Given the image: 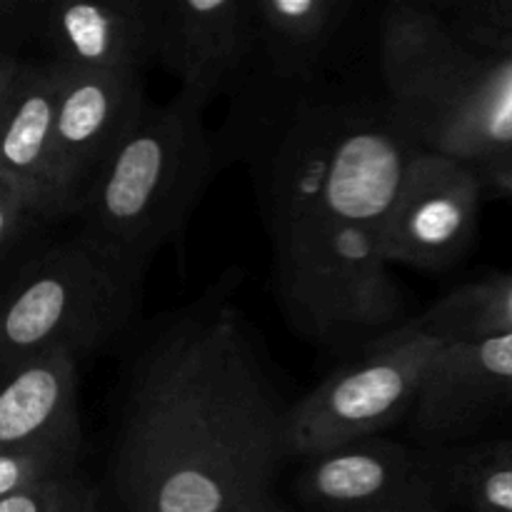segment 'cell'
Segmentation results:
<instances>
[{
    "mask_svg": "<svg viewBox=\"0 0 512 512\" xmlns=\"http://www.w3.org/2000/svg\"><path fill=\"white\" fill-rule=\"evenodd\" d=\"M288 408L243 313L218 288L135 358L110 488L120 512H258L285 460Z\"/></svg>",
    "mask_w": 512,
    "mask_h": 512,
    "instance_id": "obj_1",
    "label": "cell"
},
{
    "mask_svg": "<svg viewBox=\"0 0 512 512\" xmlns=\"http://www.w3.org/2000/svg\"><path fill=\"white\" fill-rule=\"evenodd\" d=\"M378 48L388 113L418 148L470 165L512 153V55L470 48L418 3L383 10Z\"/></svg>",
    "mask_w": 512,
    "mask_h": 512,
    "instance_id": "obj_2",
    "label": "cell"
},
{
    "mask_svg": "<svg viewBox=\"0 0 512 512\" xmlns=\"http://www.w3.org/2000/svg\"><path fill=\"white\" fill-rule=\"evenodd\" d=\"M210 100L178 90L170 103L148 105L100 178L78 240L123 283L140 290L155 255L183 233L218 165L205 125Z\"/></svg>",
    "mask_w": 512,
    "mask_h": 512,
    "instance_id": "obj_3",
    "label": "cell"
},
{
    "mask_svg": "<svg viewBox=\"0 0 512 512\" xmlns=\"http://www.w3.org/2000/svg\"><path fill=\"white\" fill-rule=\"evenodd\" d=\"M273 248L280 305L303 338L360 353L410 323L375 230L320 213Z\"/></svg>",
    "mask_w": 512,
    "mask_h": 512,
    "instance_id": "obj_4",
    "label": "cell"
},
{
    "mask_svg": "<svg viewBox=\"0 0 512 512\" xmlns=\"http://www.w3.org/2000/svg\"><path fill=\"white\" fill-rule=\"evenodd\" d=\"M140 290L118 278L78 238L30 268L0 313V375L53 348L83 358L128 325Z\"/></svg>",
    "mask_w": 512,
    "mask_h": 512,
    "instance_id": "obj_5",
    "label": "cell"
},
{
    "mask_svg": "<svg viewBox=\"0 0 512 512\" xmlns=\"http://www.w3.org/2000/svg\"><path fill=\"white\" fill-rule=\"evenodd\" d=\"M443 348V340L408 323L360 350L288 408L285 443L290 458L305 460L375 438L410 418Z\"/></svg>",
    "mask_w": 512,
    "mask_h": 512,
    "instance_id": "obj_6",
    "label": "cell"
},
{
    "mask_svg": "<svg viewBox=\"0 0 512 512\" xmlns=\"http://www.w3.org/2000/svg\"><path fill=\"white\" fill-rule=\"evenodd\" d=\"M60 73L55 203L58 215H78L140 123L148 103L143 75L138 73H95L68 65H60Z\"/></svg>",
    "mask_w": 512,
    "mask_h": 512,
    "instance_id": "obj_7",
    "label": "cell"
},
{
    "mask_svg": "<svg viewBox=\"0 0 512 512\" xmlns=\"http://www.w3.org/2000/svg\"><path fill=\"white\" fill-rule=\"evenodd\" d=\"M483 183L475 165L418 148L383 233L390 265L448 270L473 248Z\"/></svg>",
    "mask_w": 512,
    "mask_h": 512,
    "instance_id": "obj_8",
    "label": "cell"
},
{
    "mask_svg": "<svg viewBox=\"0 0 512 512\" xmlns=\"http://www.w3.org/2000/svg\"><path fill=\"white\" fill-rule=\"evenodd\" d=\"M295 493L313 510H443L438 475L383 435L305 458Z\"/></svg>",
    "mask_w": 512,
    "mask_h": 512,
    "instance_id": "obj_9",
    "label": "cell"
},
{
    "mask_svg": "<svg viewBox=\"0 0 512 512\" xmlns=\"http://www.w3.org/2000/svg\"><path fill=\"white\" fill-rule=\"evenodd\" d=\"M255 50V0H155V53L180 90L213 103Z\"/></svg>",
    "mask_w": 512,
    "mask_h": 512,
    "instance_id": "obj_10",
    "label": "cell"
},
{
    "mask_svg": "<svg viewBox=\"0 0 512 512\" xmlns=\"http://www.w3.org/2000/svg\"><path fill=\"white\" fill-rule=\"evenodd\" d=\"M512 405V335L445 343L418 395L410 425L428 443L460 438Z\"/></svg>",
    "mask_w": 512,
    "mask_h": 512,
    "instance_id": "obj_11",
    "label": "cell"
},
{
    "mask_svg": "<svg viewBox=\"0 0 512 512\" xmlns=\"http://www.w3.org/2000/svg\"><path fill=\"white\" fill-rule=\"evenodd\" d=\"M418 145L385 115H350L333 155L325 213L383 235Z\"/></svg>",
    "mask_w": 512,
    "mask_h": 512,
    "instance_id": "obj_12",
    "label": "cell"
},
{
    "mask_svg": "<svg viewBox=\"0 0 512 512\" xmlns=\"http://www.w3.org/2000/svg\"><path fill=\"white\" fill-rule=\"evenodd\" d=\"M345 118L348 113L330 103L308 105L280 135L260 178L265 225L273 245L325 213V190Z\"/></svg>",
    "mask_w": 512,
    "mask_h": 512,
    "instance_id": "obj_13",
    "label": "cell"
},
{
    "mask_svg": "<svg viewBox=\"0 0 512 512\" xmlns=\"http://www.w3.org/2000/svg\"><path fill=\"white\" fill-rule=\"evenodd\" d=\"M40 38L55 63L95 73L143 75L155 53V0L50 3L40 20Z\"/></svg>",
    "mask_w": 512,
    "mask_h": 512,
    "instance_id": "obj_14",
    "label": "cell"
},
{
    "mask_svg": "<svg viewBox=\"0 0 512 512\" xmlns=\"http://www.w3.org/2000/svg\"><path fill=\"white\" fill-rule=\"evenodd\" d=\"M78 360L73 350L53 348L5 375L0 383V453L83 445Z\"/></svg>",
    "mask_w": 512,
    "mask_h": 512,
    "instance_id": "obj_15",
    "label": "cell"
},
{
    "mask_svg": "<svg viewBox=\"0 0 512 512\" xmlns=\"http://www.w3.org/2000/svg\"><path fill=\"white\" fill-rule=\"evenodd\" d=\"M63 88L60 65H28L0 123V178L8 180L30 213L58 218L55 203V120Z\"/></svg>",
    "mask_w": 512,
    "mask_h": 512,
    "instance_id": "obj_16",
    "label": "cell"
},
{
    "mask_svg": "<svg viewBox=\"0 0 512 512\" xmlns=\"http://www.w3.org/2000/svg\"><path fill=\"white\" fill-rule=\"evenodd\" d=\"M353 10L348 0H255V53L280 80L313 78Z\"/></svg>",
    "mask_w": 512,
    "mask_h": 512,
    "instance_id": "obj_17",
    "label": "cell"
},
{
    "mask_svg": "<svg viewBox=\"0 0 512 512\" xmlns=\"http://www.w3.org/2000/svg\"><path fill=\"white\" fill-rule=\"evenodd\" d=\"M413 328L443 343H478L512 335V275L473 280L435 300Z\"/></svg>",
    "mask_w": 512,
    "mask_h": 512,
    "instance_id": "obj_18",
    "label": "cell"
},
{
    "mask_svg": "<svg viewBox=\"0 0 512 512\" xmlns=\"http://www.w3.org/2000/svg\"><path fill=\"white\" fill-rule=\"evenodd\" d=\"M448 488H453L473 512H512V463L488 450L450 465Z\"/></svg>",
    "mask_w": 512,
    "mask_h": 512,
    "instance_id": "obj_19",
    "label": "cell"
},
{
    "mask_svg": "<svg viewBox=\"0 0 512 512\" xmlns=\"http://www.w3.org/2000/svg\"><path fill=\"white\" fill-rule=\"evenodd\" d=\"M455 38L483 53L512 55V0H473L440 8Z\"/></svg>",
    "mask_w": 512,
    "mask_h": 512,
    "instance_id": "obj_20",
    "label": "cell"
},
{
    "mask_svg": "<svg viewBox=\"0 0 512 512\" xmlns=\"http://www.w3.org/2000/svg\"><path fill=\"white\" fill-rule=\"evenodd\" d=\"M100 493L78 470L40 480L0 500V512H98Z\"/></svg>",
    "mask_w": 512,
    "mask_h": 512,
    "instance_id": "obj_21",
    "label": "cell"
},
{
    "mask_svg": "<svg viewBox=\"0 0 512 512\" xmlns=\"http://www.w3.org/2000/svg\"><path fill=\"white\" fill-rule=\"evenodd\" d=\"M80 445H45V448L5 450L0 453V500L40 480L78 470Z\"/></svg>",
    "mask_w": 512,
    "mask_h": 512,
    "instance_id": "obj_22",
    "label": "cell"
},
{
    "mask_svg": "<svg viewBox=\"0 0 512 512\" xmlns=\"http://www.w3.org/2000/svg\"><path fill=\"white\" fill-rule=\"evenodd\" d=\"M475 170H478V178L483 183V193L512 200V153L490 160L485 165H475Z\"/></svg>",
    "mask_w": 512,
    "mask_h": 512,
    "instance_id": "obj_23",
    "label": "cell"
},
{
    "mask_svg": "<svg viewBox=\"0 0 512 512\" xmlns=\"http://www.w3.org/2000/svg\"><path fill=\"white\" fill-rule=\"evenodd\" d=\"M25 213H30V210L23 195L8 180L0 178V243H5L15 233Z\"/></svg>",
    "mask_w": 512,
    "mask_h": 512,
    "instance_id": "obj_24",
    "label": "cell"
},
{
    "mask_svg": "<svg viewBox=\"0 0 512 512\" xmlns=\"http://www.w3.org/2000/svg\"><path fill=\"white\" fill-rule=\"evenodd\" d=\"M25 68L28 65H20L15 58L0 53V123H3L5 113H8L15 93H18V85L23 80Z\"/></svg>",
    "mask_w": 512,
    "mask_h": 512,
    "instance_id": "obj_25",
    "label": "cell"
},
{
    "mask_svg": "<svg viewBox=\"0 0 512 512\" xmlns=\"http://www.w3.org/2000/svg\"><path fill=\"white\" fill-rule=\"evenodd\" d=\"M488 453H493L495 458H503V460H510L512 463V438L510 440H500V443L495 445H488Z\"/></svg>",
    "mask_w": 512,
    "mask_h": 512,
    "instance_id": "obj_26",
    "label": "cell"
},
{
    "mask_svg": "<svg viewBox=\"0 0 512 512\" xmlns=\"http://www.w3.org/2000/svg\"><path fill=\"white\" fill-rule=\"evenodd\" d=\"M313 512H443V510H313Z\"/></svg>",
    "mask_w": 512,
    "mask_h": 512,
    "instance_id": "obj_27",
    "label": "cell"
},
{
    "mask_svg": "<svg viewBox=\"0 0 512 512\" xmlns=\"http://www.w3.org/2000/svg\"><path fill=\"white\" fill-rule=\"evenodd\" d=\"M263 512H288V510H285V508H283V505H280V503H278V500H275V498H273V500H270V503H268V505H265V508H263Z\"/></svg>",
    "mask_w": 512,
    "mask_h": 512,
    "instance_id": "obj_28",
    "label": "cell"
},
{
    "mask_svg": "<svg viewBox=\"0 0 512 512\" xmlns=\"http://www.w3.org/2000/svg\"><path fill=\"white\" fill-rule=\"evenodd\" d=\"M268 503H270V500H268ZM268 503H265V505H268ZM265 505H263V508H265ZM263 508H260V510H258V512H263Z\"/></svg>",
    "mask_w": 512,
    "mask_h": 512,
    "instance_id": "obj_29",
    "label": "cell"
},
{
    "mask_svg": "<svg viewBox=\"0 0 512 512\" xmlns=\"http://www.w3.org/2000/svg\"><path fill=\"white\" fill-rule=\"evenodd\" d=\"M0 313H3V305H0Z\"/></svg>",
    "mask_w": 512,
    "mask_h": 512,
    "instance_id": "obj_30",
    "label": "cell"
}]
</instances>
